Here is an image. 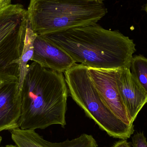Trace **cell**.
<instances>
[{"label": "cell", "mask_w": 147, "mask_h": 147, "mask_svg": "<svg viewBox=\"0 0 147 147\" xmlns=\"http://www.w3.org/2000/svg\"><path fill=\"white\" fill-rule=\"evenodd\" d=\"M44 36L64 50L76 63L88 68L130 69L136 51L133 40L97 24Z\"/></svg>", "instance_id": "obj_1"}, {"label": "cell", "mask_w": 147, "mask_h": 147, "mask_svg": "<svg viewBox=\"0 0 147 147\" xmlns=\"http://www.w3.org/2000/svg\"><path fill=\"white\" fill-rule=\"evenodd\" d=\"M69 92L64 73L33 62L28 65L20 91L19 128L35 130L54 124L64 128Z\"/></svg>", "instance_id": "obj_2"}, {"label": "cell", "mask_w": 147, "mask_h": 147, "mask_svg": "<svg viewBox=\"0 0 147 147\" xmlns=\"http://www.w3.org/2000/svg\"><path fill=\"white\" fill-rule=\"evenodd\" d=\"M103 0H30L27 12L32 28L47 35L97 24L108 11Z\"/></svg>", "instance_id": "obj_3"}, {"label": "cell", "mask_w": 147, "mask_h": 147, "mask_svg": "<svg viewBox=\"0 0 147 147\" xmlns=\"http://www.w3.org/2000/svg\"><path fill=\"white\" fill-rule=\"evenodd\" d=\"M64 74L71 96L99 128L113 138L127 140L131 137L134 132V124L124 123L105 104L89 76L87 67L76 63Z\"/></svg>", "instance_id": "obj_4"}, {"label": "cell", "mask_w": 147, "mask_h": 147, "mask_svg": "<svg viewBox=\"0 0 147 147\" xmlns=\"http://www.w3.org/2000/svg\"><path fill=\"white\" fill-rule=\"evenodd\" d=\"M27 10L21 4L0 9V80H19L23 39L28 23Z\"/></svg>", "instance_id": "obj_5"}, {"label": "cell", "mask_w": 147, "mask_h": 147, "mask_svg": "<svg viewBox=\"0 0 147 147\" xmlns=\"http://www.w3.org/2000/svg\"><path fill=\"white\" fill-rule=\"evenodd\" d=\"M88 71L89 76L105 104L124 123L133 125L119 94L116 78V70L88 68Z\"/></svg>", "instance_id": "obj_6"}, {"label": "cell", "mask_w": 147, "mask_h": 147, "mask_svg": "<svg viewBox=\"0 0 147 147\" xmlns=\"http://www.w3.org/2000/svg\"><path fill=\"white\" fill-rule=\"evenodd\" d=\"M117 85L123 103L132 123L147 103V92L128 68L116 71Z\"/></svg>", "instance_id": "obj_7"}, {"label": "cell", "mask_w": 147, "mask_h": 147, "mask_svg": "<svg viewBox=\"0 0 147 147\" xmlns=\"http://www.w3.org/2000/svg\"><path fill=\"white\" fill-rule=\"evenodd\" d=\"M32 61L47 69L64 73L76 63L64 50L44 35L37 34Z\"/></svg>", "instance_id": "obj_8"}, {"label": "cell", "mask_w": 147, "mask_h": 147, "mask_svg": "<svg viewBox=\"0 0 147 147\" xmlns=\"http://www.w3.org/2000/svg\"><path fill=\"white\" fill-rule=\"evenodd\" d=\"M21 114L19 80L5 82L0 89V132L19 127Z\"/></svg>", "instance_id": "obj_9"}, {"label": "cell", "mask_w": 147, "mask_h": 147, "mask_svg": "<svg viewBox=\"0 0 147 147\" xmlns=\"http://www.w3.org/2000/svg\"><path fill=\"white\" fill-rule=\"evenodd\" d=\"M11 138L18 147H98L96 140L91 135L83 134L72 140L67 139L61 142L46 140L34 130L22 129L19 127L9 130Z\"/></svg>", "instance_id": "obj_10"}, {"label": "cell", "mask_w": 147, "mask_h": 147, "mask_svg": "<svg viewBox=\"0 0 147 147\" xmlns=\"http://www.w3.org/2000/svg\"><path fill=\"white\" fill-rule=\"evenodd\" d=\"M37 35V34L33 30L30 21L28 20L24 35L23 47L20 60L19 88L20 91L25 75L27 71L28 66V63L29 61L31 60L33 55L34 42Z\"/></svg>", "instance_id": "obj_11"}, {"label": "cell", "mask_w": 147, "mask_h": 147, "mask_svg": "<svg viewBox=\"0 0 147 147\" xmlns=\"http://www.w3.org/2000/svg\"><path fill=\"white\" fill-rule=\"evenodd\" d=\"M130 69L132 75L147 92V58L142 56L133 57Z\"/></svg>", "instance_id": "obj_12"}, {"label": "cell", "mask_w": 147, "mask_h": 147, "mask_svg": "<svg viewBox=\"0 0 147 147\" xmlns=\"http://www.w3.org/2000/svg\"><path fill=\"white\" fill-rule=\"evenodd\" d=\"M133 147H147L146 138L143 133H137L132 138Z\"/></svg>", "instance_id": "obj_13"}, {"label": "cell", "mask_w": 147, "mask_h": 147, "mask_svg": "<svg viewBox=\"0 0 147 147\" xmlns=\"http://www.w3.org/2000/svg\"><path fill=\"white\" fill-rule=\"evenodd\" d=\"M112 147H131L127 140H121L115 142Z\"/></svg>", "instance_id": "obj_14"}, {"label": "cell", "mask_w": 147, "mask_h": 147, "mask_svg": "<svg viewBox=\"0 0 147 147\" xmlns=\"http://www.w3.org/2000/svg\"><path fill=\"white\" fill-rule=\"evenodd\" d=\"M12 0H0V9L11 5Z\"/></svg>", "instance_id": "obj_15"}, {"label": "cell", "mask_w": 147, "mask_h": 147, "mask_svg": "<svg viewBox=\"0 0 147 147\" xmlns=\"http://www.w3.org/2000/svg\"><path fill=\"white\" fill-rule=\"evenodd\" d=\"M18 147L16 145V146H14V145H7V146H4L2 147Z\"/></svg>", "instance_id": "obj_16"}, {"label": "cell", "mask_w": 147, "mask_h": 147, "mask_svg": "<svg viewBox=\"0 0 147 147\" xmlns=\"http://www.w3.org/2000/svg\"><path fill=\"white\" fill-rule=\"evenodd\" d=\"M5 82H2V83H0V89H1V87L3 85V84L5 83Z\"/></svg>", "instance_id": "obj_17"}, {"label": "cell", "mask_w": 147, "mask_h": 147, "mask_svg": "<svg viewBox=\"0 0 147 147\" xmlns=\"http://www.w3.org/2000/svg\"><path fill=\"white\" fill-rule=\"evenodd\" d=\"M145 10H146L147 13V3L146 4V7H145Z\"/></svg>", "instance_id": "obj_18"}, {"label": "cell", "mask_w": 147, "mask_h": 147, "mask_svg": "<svg viewBox=\"0 0 147 147\" xmlns=\"http://www.w3.org/2000/svg\"><path fill=\"white\" fill-rule=\"evenodd\" d=\"M2 141V137L0 136V145H1V142Z\"/></svg>", "instance_id": "obj_19"}, {"label": "cell", "mask_w": 147, "mask_h": 147, "mask_svg": "<svg viewBox=\"0 0 147 147\" xmlns=\"http://www.w3.org/2000/svg\"><path fill=\"white\" fill-rule=\"evenodd\" d=\"M5 82V81H2V80H0V83H2V82Z\"/></svg>", "instance_id": "obj_20"}]
</instances>
